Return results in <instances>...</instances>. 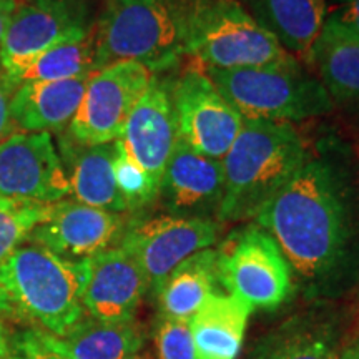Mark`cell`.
Returning a JSON list of instances; mask_svg holds the SVG:
<instances>
[{
  "instance_id": "6da1fadb",
  "label": "cell",
  "mask_w": 359,
  "mask_h": 359,
  "mask_svg": "<svg viewBox=\"0 0 359 359\" xmlns=\"http://www.w3.org/2000/svg\"><path fill=\"white\" fill-rule=\"evenodd\" d=\"M344 191L333 163L308 156L258 213L259 226L280 246L291 271L304 281L326 280L344 257L349 233Z\"/></svg>"
},
{
  "instance_id": "7a4b0ae2",
  "label": "cell",
  "mask_w": 359,
  "mask_h": 359,
  "mask_svg": "<svg viewBox=\"0 0 359 359\" xmlns=\"http://www.w3.org/2000/svg\"><path fill=\"white\" fill-rule=\"evenodd\" d=\"M88 259H65L34 243L19 246L0 263V314L65 336L87 316L82 298Z\"/></svg>"
},
{
  "instance_id": "3957f363",
  "label": "cell",
  "mask_w": 359,
  "mask_h": 359,
  "mask_svg": "<svg viewBox=\"0 0 359 359\" xmlns=\"http://www.w3.org/2000/svg\"><path fill=\"white\" fill-rule=\"evenodd\" d=\"M306 158V147L293 123L245 120L222 160L224 193L219 222L257 218Z\"/></svg>"
},
{
  "instance_id": "277c9868",
  "label": "cell",
  "mask_w": 359,
  "mask_h": 359,
  "mask_svg": "<svg viewBox=\"0 0 359 359\" xmlns=\"http://www.w3.org/2000/svg\"><path fill=\"white\" fill-rule=\"evenodd\" d=\"M190 0H110L93 29L95 70L138 62L154 74L185 55Z\"/></svg>"
},
{
  "instance_id": "5b68a950",
  "label": "cell",
  "mask_w": 359,
  "mask_h": 359,
  "mask_svg": "<svg viewBox=\"0 0 359 359\" xmlns=\"http://www.w3.org/2000/svg\"><path fill=\"white\" fill-rule=\"evenodd\" d=\"M203 69L245 120L293 123L325 115L333 109V100L320 79L306 74L299 62L245 69Z\"/></svg>"
},
{
  "instance_id": "8992f818",
  "label": "cell",
  "mask_w": 359,
  "mask_h": 359,
  "mask_svg": "<svg viewBox=\"0 0 359 359\" xmlns=\"http://www.w3.org/2000/svg\"><path fill=\"white\" fill-rule=\"evenodd\" d=\"M185 55L203 67H245L296 64L238 0H190L187 15Z\"/></svg>"
},
{
  "instance_id": "52a82bcc",
  "label": "cell",
  "mask_w": 359,
  "mask_h": 359,
  "mask_svg": "<svg viewBox=\"0 0 359 359\" xmlns=\"http://www.w3.org/2000/svg\"><path fill=\"white\" fill-rule=\"evenodd\" d=\"M219 285L251 309L280 308L293 291L291 268L259 224L238 228L219 245Z\"/></svg>"
},
{
  "instance_id": "ba28073f",
  "label": "cell",
  "mask_w": 359,
  "mask_h": 359,
  "mask_svg": "<svg viewBox=\"0 0 359 359\" xmlns=\"http://www.w3.org/2000/svg\"><path fill=\"white\" fill-rule=\"evenodd\" d=\"M219 224L213 218L180 215H140L125 223L118 246L147 278L155 293L180 263L217 243Z\"/></svg>"
},
{
  "instance_id": "9c48e42d",
  "label": "cell",
  "mask_w": 359,
  "mask_h": 359,
  "mask_svg": "<svg viewBox=\"0 0 359 359\" xmlns=\"http://www.w3.org/2000/svg\"><path fill=\"white\" fill-rule=\"evenodd\" d=\"M154 75L138 62H116L93 72L77 114L69 125V137L80 145H103L118 140Z\"/></svg>"
},
{
  "instance_id": "30bf717a",
  "label": "cell",
  "mask_w": 359,
  "mask_h": 359,
  "mask_svg": "<svg viewBox=\"0 0 359 359\" xmlns=\"http://www.w3.org/2000/svg\"><path fill=\"white\" fill-rule=\"evenodd\" d=\"M180 142L213 160H223L245 118L208 77L203 67L188 69L173 82Z\"/></svg>"
},
{
  "instance_id": "8fae6325",
  "label": "cell",
  "mask_w": 359,
  "mask_h": 359,
  "mask_svg": "<svg viewBox=\"0 0 359 359\" xmlns=\"http://www.w3.org/2000/svg\"><path fill=\"white\" fill-rule=\"evenodd\" d=\"M70 195V182L48 132H22L0 142V196L57 203Z\"/></svg>"
},
{
  "instance_id": "7c38bea8",
  "label": "cell",
  "mask_w": 359,
  "mask_h": 359,
  "mask_svg": "<svg viewBox=\"0 0 359 359\" xmlns=\"http://www.w3.org/2000/svg\"><path fill=\"white\" fill-rule=\"evenodd\" d=\"M120 213L60 200L50 203L45 218L29 235V243L43 246L65 259H88L114 248L125 230Z\"/></svg>"
},
{
  "instance_id": "4fadbf2b",
  "label": "cell",
  "mask_w": 359,
  "mask_h": 359,
  "mask_svg": "<svg viewBox=\"0 0 359 359\" xmlns=\"http://www.w3.org/2000/svg\"><path fill=\"white\" fill-rule=\"evenodd\" d=\"M92 30L83 0H24L13 12L0 45V64L37 55Z\"/></svg>"
},
{
  "instance_id": "5bb4252c",
  "label": "cell",
  "mask_w": 359,
  "mask_h": 359,
  "mask_svg": "<svg viewBox=\"0 0 359 359\" xmlns=\"http://www.w3.org/2000/svg\"><path fill=\"white\" fill-rule=\"evenodd\" d=\"M120 140L160 190L161 177L180 140L172 80L154 75L130 114Z\"/></svg>"
},
{
  "instance_id": "9a60e30c",
  "label": "cell",
  "mask_w": 359,
  "mask_h": 359,
  "mask_svg": "<svg viewBox=\"0 0 359 359\" xmlns=\"http://www.w3.org/2000/svg\"><path fill=\"white\" fill-rule=\"evenodd\" d=\"M223 193L222 160L208 158L178 140L158 190L167 212L180 217L212 218L217 215L218 218Z\"/></svg>"
},
{
  "instance_id": "2e32d148",
  "label": "cell",
  "mask_w": 359,
  "mask_h": 359,
  "mask_svg": "<svg viewBox=\"0 0 359 359\" xmlns=\"http://www.w3.org/2000/svg\"><path fill=\"white\" fill-rule=\"evenodd\" d=\"M90 273L83 290V309L100 323L135 321L138 306L148 291L147 278L138 264L120 246L88 259Z\"/></svg>"
},
{
  "instance_id": "e0dca14e",
  "label": "cell",
  "mask_w": 359,
  "mask_h": 359,
  "mask_svg": "<svg viewBox=\"0 0 359 359\" xmlns=\"http://www.w3.org/2000/svg\"><path fill=\"white\" fill-rule=\"evenodd\" d=\"M246 12L302 64H311L327 20L326 0H238Z\"/></svg>"
},
{
  "instance_id": "ac0fdd59",
  "label": "cell",
  "mask_w": 359,
  "mask_h": 359,
  "mask_svg": "<svg viewBox=\"0 0 359 359\" xmlns=\"http://www.w3.org/2000/svg\"><path fill=\"white\" fill-rule=\"evenodd\" d=\"M90 75L20 85L12 97L13 123L30 133L62 132L77 114Z\"/></svg>"
},
{
  "instance_id": "d6986e66",
  "label": "cell",
  "mask_w": 359,
  "mask_h": 359,
  "mask_svg": "<svg viewBox=\"0 0 359 359\" xmlns=\"http://www.w3.org/2000/svg\"><path fill=\"white\" fill-rule=\"evenodd\" d=\"M62 161L69 175L70 193L75 201L111 213L127 212L115 182V142L103 145H80L69 137L67 145L62 143Z\"/></svg>"
},
{
  "instance_id": "ffe728a7",
  "label": "cell",
  "mask_w": 359,
  "mask_h": 359,
  "mask_svg": "<svg viewBox=\"0 0 359 359\" xmlns=\"http://www.w3.org/2000/svg\"><path fill=\"white\" fill-rule=\"evenodd\" d=\"M42 346L67 359H127L140 353L145 330L138 323H100L85 316L65 336L35 330Z\"/></svg>"
},
{
  "instance_id": "44dd1931",
  "label": "cell",
  "mask_w": 359,
  "mask_h": 359,
  "mask_svg": "<svg viewBox=\"0 0 359 359\" xmlns=\"http://www.w3.org/2000/svg\"><path fill=\"white\" fill-rule=\"evenodd\" d=\"M251 313L248 304L230 293L210 296L190 320L196 359H236Z\"/></svg>"
},
{
  "instance_id": "7402d4cb",
  "label": "cell",
  "mask_w": 359,
  "mask_h": 359,
  "mask_svg": "<svg viewBox=\"0 0 359 359\" xmlns=\"http://www.w3.org/2000/svg\"><path fill=\"white\" fill-rule=\"evenodd\" d=\"M218 253L206 248L182 262L155 290L160 318L188 321L210 296L218 293Z\"/></svg>"
},
{
  "instance_id": "603a6c76",
  "label": "cell",
  "mask_w": 359,
  "mask_h": 359,
  "mask_svg": "<svg viewBox=\"0 0 359 359\" xmlns=\"http://www.w3.org/2000/svg\"><path fill=\"white\" fill-rule=\"evenodd\" d=\"M311 65L331 100L359 103V35L327 19L314 45Z\"/></svg>"
},
{
  "instance_id": "cb8c5ba5",
  "label": "cell",
  "mask_w": 359,
  "mask_h": 359,
  "mask_svg": "<svg viewBox=\"0 0 359 359\" xmlns=\"http://www.w3.org/2000/svg\"><path fill=\"white\" fill-rule=\"evenodd\" d=\"M2 67L13 90L30 82H55L90 75L95 72L93 30L82 39L67 40L37 55L20 58Z\"/></svg>"
},
{
  "instance_id": "d4e9b609",
  "label": "cell",
  "mask_w": 359,
  "mask_h": 359,
  "mask_svg": "<svg viewBox=\"0 0 359 359\" xmlns=\"http://www.w3.org/2000/svg\"><path fill=\"white\" fill-rule=\"evenodd\" d=\"M248 359H339V354L325 330L294 323L259 341Z\"/></svg>"
},
{
  "instance_id": "484cf974",
  "label": "cell",
  "mask_w": 359,
  "mask_h": 359,
  "mask_svg": "<svg viewBox=\"0 0 359 359\" xmlns=\"http://www.w3.org/2000/svg\"><path fill=\"white\" fill-rule=\"evenodd\" d=\"M50 203L12 200L0 196V263L29 240V235L45 218Z\"/></svg>"
},
{
  "instance_id": "4316f807",
  "label": "cell",
  "mask_w": 359,
  "mask_h": 359,
  "mask_svg": "<svg viewBox=\"0 0 359 359\" xmlns=\"http://www.w3.org/2000/svg\"><path fill=\"white\" fill-rule=\"evenodd\" d=\"M114 173L127 212H138L158 198V187L145 168L128 154L122 140H115Z\"/></svg>"
},
{
  "instance_id": "83f0119b",
  "label": "cell",
  "mask_w": 359,
  "mask_h": 359,
  "mask_svg": "<svg viewBox=\"0 0 359 359\" xmlns=\"http://www.w3.org/2000/svg\"><path fill=\"white\" fill-rule=\"evenodd\" d=\"M156 359H196L188 321L160 318L155 327Z\"/></svg>"
},
{
  "instance_id": "f1b7e54d",
  "label": "cell",
  "mask_w": 359,
  "mask_h": 359,
  "mask_svg": "<svg viewBox=\"0 0 359 359\" xmlns=\"http://www.w3.org/2000/svg\"><path fill=\"white\" fill-rule=\"evenodd\" d=\"M15 93V90L8 82L6 70H4L2 64H0V142L6 140L8 135H12V97Z\"/></svg>"
},
{
  "instance_id": "f546056e",
  "label": "cell",
  "mask_w": 359,
  "mask_h": 359,
  "mask_svg": "<svg viewBox=\"0 0 359 359\" xmlns=\"http://www.w3.org/2000/svg\"><path fill=\"white\" fill-rule=\"evenodd\" d=\"M327 19L338 22L344 29L359 35V0H336V6Z\"/></svg>"
},
{
  "instance_id": "4dcf8cb0",
  "label": "cell",
  "mask_w": 359,
  "mask_h": 359,
  "mask_svg": "<svg viewBox=\"0 0 359 359\" xmlns=\"http://www.w3.org/2000/svg\"><path fill=\"white\" fill-rule=\"evenodd\" d=\"M0 359H19L17 334H13L0 314Z\"/></svg>"
},
{
  "instance_id": "1f68e13d",
  "label": "cell",
  "mask_w": 359,
  "mask_h": 359,
  "mask_svg": "<svg viewBox=\"0 0 359 359\" xmlns=\"http://www.w3.org/2000/svg\"><path fill=\"white\" fill-rule=\"evenodd\" d=\"M17 6H19V0H0V45L4 42L7 27L11 24V19Z\"/></svg>"
},
{
  "instance_id": "d6a6232c",
  "label": "cell",
  "mask_w": 359,
  "mask_h": 359,
  "mask_svg": "<svg viewBox=\"0 0 359 359\" xmlns=\"http://www.w3.org/2000/svg\"><path fill=\"white\" fill-rule=\"evenodd\" d=\"M339 359H359V341H354L344 348L343 353L339 354Z\"/></svg>"
},
{
  "instance_id": "836d02e7",
  "label": "cell",
  "mask_w": 359,
  "mask_h": 359,
  "mask_svg": "<svg viewBox=\"0 0 359 359\" xmlns=\"http://www.w3.org/2000/svg\"><path fill=\"white\" fill-rule=\"evenodd\" d=\"M127 359H154L151 358V354L150 353H137V354H133V356H130V358H127Z\"/></svg>"
}]
</instances>
